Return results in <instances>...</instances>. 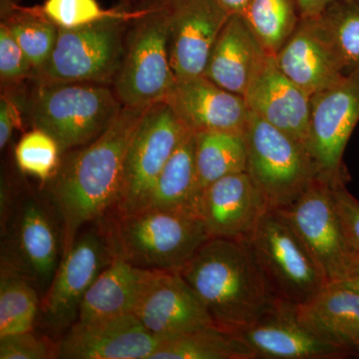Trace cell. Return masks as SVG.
Masks as SVG:
<instances>
[{
    "instance_id": "obj_1",
    "label": "cell",
    "mask_w": 359,
    "mask_h": 359,
    "mask_svg": "<svg viewBox=\"0 0 359 359\" xmlns=\"http://www.w3.org/2000/svg\"><path fill=\"white\" fill-rule=\"evenodd\" d=\"M149 106H123L98 138L61 157L46 185L62 230L63 255L84 226L117 208L130 142Z\"/></svg>"
},
{
    "instance_id": "obj_2",
    "label": "cell",
    "mask_w": 359,
    "mask_h": 359,
    "mask_svg": "<svg viewBox=\"0 0 359 359\" xmlns=\"http://www.w3.org/2000/svg\"><path fill=\"white\" fill-rule=\"evenodd\" d=\"M179 273L215 325L231 332L254 325L278 301L247 241L210 238Z\"/></svg>"
},
{
    "instance_id": "obj_3",
    "label": "cell",
    "mask_w": 359,
    "mask_h": 359,
    "mask_svg": "<svg viewBox=\"0 0 359 359\" xmlns=\"http://www.w3.org/2000/svg\"><path fill=\"white\" fill-rule=\"evenodd\" d=\"M117 216L104 229L113 254L143 269L180 271L211 238L191 212L144 208Z\"/></svg>"
},
{
    "instance_id": "obj_4",
    "label": "cell",
    "mask_w": 359,
    "mask_h": 359,
    "mask_svg": "<svg viewBox=\"0 0 359 359\" xmlns=\"http://www.w3.org/2000/svg\"><path fill=\"white\" fill-rule=\"evenodd\" d=\"M26 106L33 128L55 139L62 155L98 138L123 107L114 89L88 83H36Z\"/></svg>"
},
{
    "instance_id": "obj_5",
    "label": "cell",
    "mask_w": 359,
    "mask_h": 359,
    "mask_svg": "<svg viewBox=\"0 0 359 359\" xmlns=\"http://www.w3.org/2000/svg\"><path fill=\"white\" fill-rule=\"evenodd\" d=\"M142 7L126 6L118 15L83 27L59 28L50 56L33 74L35 83L113 85L130 22Z\"/></svg>"
},
{
    "instance_id": "obj_6",
    "label": "cell",
    "mask_w": 359,
    "mask_h": 359,
    "mask_svg": "<svg viewBox=\"0 0 359 359\" xmlns=\"http://www.w3.org/2000/svg\"><path fill=\"white\" fill-rule=\"evenodd\" d=\"M169 54L165 0H153L130 22L121 65L113 83L123 106L162 102L176 84Z\"/></svg>"
},
{
    "instance_id": "obj_7",
    "label": "cell",
    "mask_w": 359,
    "mask_h": 359,
    "mask_svg": "<svg viewBox=\"0 0 359 359\" xmlns=\"http://www.w3.org/2000/svg\"><path fill=\"white\" fill-rule=\"evenodd\" d=\"M244 136L247 173L269 209L292 204L320 175L306 146L250 111Z\"/></svg>"
},
{
    "instance_id": "obj_8",
    "label": "cell",
    "mask_w": 359,
    "mask_h": 359,
    "mask_svg": "<svg viewBox=\"0 0 359 359\" xmlns=\"http://www.w3.org/2000/svg\"><path fill=\"white\" fill-rule=\"evenodd\" d=\"M332 187V182L318 175L294 202L278 209L301 238L327 285L359 275V250L344 231Z\"/></svg>"
},
{
    "instance_id": "obj_9",
    "label": "cell",
    "mask_w": 359,
    "mask_h": 359,
    "mask_svg": "<svg viewBox=\"0 0 359 359\" xmlns=\"http://www.w3.org/2000/svg\"><path fill=\"white\" fill-rule=\"evenodd\" d=\"M27 197L9 208L2 228L1 271L46 292L63 256L62 230L53 205Z\"/></svg>"
},
{
    "instance_id": "obj_10",
    "label": "cell",
    "mask_w": 359,
    "mask_h": 359,
    "mask_svg": "<svg viewBox=\"0 0 359 359\" xmlns=\"http://www.w3.org/2000/svg\"><path fill=\"white\" fill-rule=\"evenodd\" d=\"M245 241L278 301L299 306L327 285L301 238L278 210L264 212Z\"/></svg>"
},
{
    "instance_id": "obj_11",
    "label": "cell",
    "mask_w": 359,
    "mask_h": 359,
    "mask_svg": "<svg viewBox=\"0 0 359 359\" xmlns=\"http://www.w3.org/2000/svg\"><path fill=\"white\" fill-rule=\"evenodd\" d=\"M189 132L166 103L149 106L127 151L117 215L145 205L156 180Z\"/></svg>"
},
{
    "instance_id": "obj_12",
    "label": "cell",
    "mask_w": 359,
    "mask_h": 359,
    "mask_svg": "<svg viewBox=\"0 0 359 359\" xmlns=\"http://www.w3.org/2000/svg\"><path fill=\"white\" fill-rule=\"evenodd\" d=\"M113 257L109 238L104 229L80 231L72 247L63 255L41 299L39 318L42 325L54 334H65L76 323L85 295Z\"/></svg>"
},
{
    "instance_id": "obj_13",
    "label": "cell",
    "mask_w": 359,
    "mask_h": 359,
    "mask_svg": "<svg viewBox=\"0 0 359 359\" xmlns=\"http://www.w3.org/2000/svg\"><path fill=\"white\" fill-rule=\"evenodd\" d=\"M359 122V73L311 98L309 151L318 173L332 184L344 183L342 158Z\"/></svg>"
},
{
    "instance_id": "obj_14",
    "label": "cell",
    "mask_w": 359,
    "mask_h": 359,
    "mask_svg": "<svg viewBox=\"0 0 359 359\" xmlns=\"http://www.w3.org/2000/svg\"><path fill=\"white\" fill-rule=\"evenodd\" d=\"M170 62L177 81L204 75L208 59L230 14L216 0H165Z\"/></svg>"
},
{
    "instance_id": "obj_15",
    "label": "cell",
    "mask_w": 359,
    "mask_h": 359,
    "mask_svg": "<svg viewBox=\"0 0 359 359\" xmlns=\"http://www.w3.org/2000/svg\"><path fill=\"white\" fill-rule=\"evenodd\" d=\"M162 340L134 313L79 321L58 341L60 359H150Z\"/></svg>"
},
{
    "instance_id": "obj_16",
    "label": "cell",
    "mask_w": 359,
    "mask_h": 359,
    "mask_svg": "<svg viewBox=\"0 0 359 359\" xmlns=\"http://www.w3.org/2000/svg\"><path fill=\"white\" fill-rule=\"evenodd\" d=\"M240 334L254 359H337L351 356L302 323L294 304L280 301H276L268 313Z\"/></svg>"
},
{
    "instance_id": "obj_17",
    "label": "cell",
    "mask_w": 359,
    "mask_h": 359,
    "mask_svg": "<svg viewBox=\"0 0 359 359\" xmlns=\"http://www.w3.org/2000/svg\"><path fill=\"white\" fill-rule=\"evenodd\" d=\"M189 131L244 133L250 110L243 96L201 75L177 81L162 101Z\"/></svg>"
},
{
    "instance_id": "obj_18",
    "label": "cell",
    "mask_w": 359,
    "mask_h": 359,
    "mask_svg": "<svg viewBox=\"0 0 359 359\" xmlns=\"http://www.w3.org/2000/svg\"><path fill=\"white\" fill-rule=\"evenodd\" d=\"M134 314L162 341L215 325L200 297L179 271L160 273Z\"/></svg>"
},
{
    "instance_id": "obj_19",
    "label": "cell",
    "mask_w": 359,
    "mask_h": 359,
    "mask_svg": "<svg viewBox=\"0 0 359 359\" xmlns=\"http://www.w3.org/2000/svg\"><path fill=\"white\" fill-rule=\"evenodd\" d=\"M244 98L250 112L308 148L311 97L280 69L273 55L266 54L257 66Z\"/></svg>"
},
{
    "instance_id": "obj_20",
    "label": "cell",
    "mask_w": 359,
    "mask_h": 359,
    "mask_svg": "<svg viewBox=\"0 0 359 359\" xmlns=\"http://www.w3.org/2000/svg\"><path fill=\"white\" fill-rule=\"evenodd\" d=\"M269 209L247 172L229 175L203 191L199 216L211 238L245 241Z\"/></svg>"
},
{
    "instance_id": "obj_21",
    "label": "cell",
    "mask_w": 359,
    "mask_h": 359,
    "mask_svg": "<svg viewBox=\"0 0 359 359\" xmlns=\"http://www.w3.org/2000/svg\"><path fill=\"white\" fill-rule=\"evenodd\" d=\"M273 57L280 69L311 98L339 83L347 75L311 18H302Z\"/></svg>"
},
{
    "instance_id": "obj_22",
    "label": "cell",
    "mask_w": 359,
    "mask_h": 359,
    "mask_svg": "<svg viewBox=\"0 0 359 359\" xmlns=\"http://www.w3.org/2000/svg\"><path fill=\"white\" fill-rule=\"evenodd\" d=\"M160 273L162 271L140 268L114 256L85 295L77 320L134 313Z\"/></svg>"
},
{
    "instance_id": "obj_23",
    "label": "cell",
    "mask_w": 359,
    "mask_h": 359,
    "mask_svg": "<svg viewBox=\"0 0 359 359\" xmlns=\"http://www.w3.org/2000/svg\"><path fill=\"white\" fill-rule=\"evenodd\" d=\"M266 54L244 18L233 14L212 45L204 75L222 88L244 97L252 75Z\"/></svg>"
},
{
    "instance_id": "obj_24",
    "label": "cell",
    "mask_w": 359,
    "mask_h": 359,
    "mask_svg": "<svg viewBox=\"0 0 359 359\" xmlns=\"http://www.w3.org/2000/svg\"><path fill=\"white\" fill-rule=\"evenodd\" d=\"M297 318L316 334L359 358V292L332 283L294 306Z\"/></svg>"
},
{
    "instance_id": "obj_25",
    "label": "cell",
    "mask_w": 359,
    "mask_h": 359,
    "mask_svg": "<svg viewBox=\"0 0 359 359\" xmlns=\"http://www.w3.org/2000/svg\"><path fill=\"white\" fill-rule=\"evenodd\" d=\"M201 195L196 173L195 133L189 132L156 180L142 209L173 210L199 216Z\"/></svg>"
},
{
    "instance_id": "obj_26",
    "label": "cell",
    "mask_w": 359,
    "mask_h": 359,
    "mask_svg": "<svg viewBox=\"0 0 359 359\" xmlns=\"http://www.w3.org/2000/svg\"><path fill=\"white\" fill-rule=\"evenodd\" d=\"M195 163L201 194L208 186L224 177L247 172L244 133H195Z\"/></svg>"
},
{
    "instance_id": "obj_27",
    "label": "cell",
    "mask_w": 359,
    "mask_h": 359,
    "mask_svg": "<svg viewBox=\"0 0 359 359\" xmlns=\"http://www.w3.org/2000/svg\"><path fill=\"white\" fill-rule=\"evenodd\" d=\"M150 359H254L240 332L214 325L161 342Z\"/></svg>"
},
{
    "instance_id": "obj_28",
    "label": "cell",
    "mask_w": 359,
    "mask_h": 359,
    "mask_svg": "<svg viewBox=\"0 0 359 359\" xmlns=\"http://www.w3.org/2000/svg\"><path fill=\"white\" fill-rule=\"evenodd\" d=\"M1 23L25 52L34 72L40 69L53 50L58 26L45 15L41 6H20L13 0H1Z\"/></svg>"
},
{
    "instance_id": "obj_29",
    "label": "cell",
    "mask_w": 359,
    "mask_h": 359,
    "mask_svg": "<svg viewBox=\"0 0 359 359\" xmlns=\"http://www.w3.org/2000/svg\"><path fill=\"white\" fill-rule=\"evenodd\" d=\"M311 20L344 74L359 73V0H337Z\"/></svg>"
},
{
    "instance_id": "obj_30",
    "label": "cell",
    "mask_w": 359,
    "mask_h": 359,
    "mask_svg": "<svg viewBox=\"0 0 359 359\" xmlns=\"http://www.w3.org/2000/svg\"><path fill=\"white\" fill-rule=\"evenodd\" d=\"M242 16L264 50L273 56L302 20L297 0H249Z\"/></svg>"
},
{
    "instance_id": "obj_31",
    "label": "cell",
    "mask_w": 359,
    "mask_h": 359,
    "mask_svg": "<svg viewBox=\"0 0 359 359\" xmlns=\"http://www.w3.org/2000/svg\"><path fill=\"white\" fill-rule=\"evenodd\" d=\"M39 292L29 280L1 271L0 337L34 330L39 318Z\"/></svg>"
},
{
    "instance_id": "obj_32",
    "label": "cell",
    "mask_w": 359,
    "mask_h": 359,
    "mask_svg": "<svg viewBox=\"0 0 359 359\" xmlns=\"http://www.w3.org/2000/svg\"><path fill=\"white\" fill-rule=\"evenodd\" d=\"M61 157L62 153L55 139L39 129L33 128L23 135L15 147L16 164L20 171L44 184L55 174Z\"/></svg>"
},
{
    "instance_id": "obj_33",
    "label": "cell",
    "mask_w": 359,
    "mask_h": 359,
    "mask_svg": "<svg viewBox=\"0 0 359 359\" xmlns=\"http://www.w3.org/2000/svg\"><path fill=\"white\" fill-rule=\"evenodd\" d=\"M42 7L45 15L65 29L83 27L123 13L126 6L104 9L97 0H46Z\"/></svg>"
},
{
    "instance_id": "obj_34",
    "label": "cell",
    "mask_w": 359,
    "mask_h": 359,
    "mask_svg": "<svg viewBox=\"0 0 359 359\" xmlns=\"http://www.w3.org/2000/svg\"><path fill=\"white\" fill-rule=\"evenodd\" d=\"M58 358V342L33 330L0 337V359Z\"/></svg>"
},
{
    "instance_id": "obj_35",
    "label": "cell",
    "mask_w": 359,
    "mask_h": 359,
    "mask_svg": "<svg viewBox=\"0 0 359 359\" xmlns=\"http://www.w3.org/2000/svg\"><path fill=\"white\" fill-rule=\"evenodd\" d=\"M33 66L4 25H0V78L6 87L33 77Z\"/></svg>"
},
{
    "instance_id": "obj_36",
    "label": "cell",
    "mask_w": 359,
    "mask_h": 359,
    "mask_svg": "<svg viewBox=\"0 0 359 359\" xmlns=\"http://www.w3.org/2000/svg\"><path fill=\"white\" fill-rule=\"evenodd\" d=\"M332 192L347 237L359 250V201L346 190L344 183L334 184Z\"/></svg>"
},
{
    "instance_id": "obj_37",
    "label": "cell",
    "mask_w": 359,
    "mask_h": 359,
    "mask_svg": "<svg viewBox=\"0 0 359 359\" xmlns=\"http://www.w3.org/2000/svg\"><path fill=\"white\" fill-rule=\"evenodd\" d=\"M20 103L6 92L0 99V148L6 147L14 130L21 127Z\"/></svg>"
},
{
    "instance_id": "obj_38",
    "label": "cell",
    "mask_w": 359,
    "mask_h": 359,
    "mask_svg": "<svg viewBox=\"0 0 359 359\" xmlns=\"http://www.w3.org/2000/svg\"><path fill=\"white\" fill-rule=\"evenodd\" d=\"M337 0H297L302 18H313L323 13L332 2Z\"/></svg>"
},
{
    "instance_id": "obj_39",
    "label": "cell",
    "mask_w": 359,
    "mask_h": 359,
    "mask_svg": "<svg viewBox=\"0 0 359 359\" xmlns=\"http://www.w3.org/2000/svg\"><path fill=\"white\" fill-rule=\"evenodd\" d=\"M216 1L230 15H233V14L242 15L249 0H216Z\"/></svg>"
},
{
    "instance_id": "obj_40",
    "label": "cell",
    "mask_w": 359,
    "mask_h": 359,
    "mask_svg": "<svg viewBox=\"0 0 359 359\" xmlns=\"http://www.w3.org/2000/svg\"><path fill=\"white\" fill-rule=\"evenodd\" d=\"M153 0H122L123 4L132 8H138V7L145 6L151 4Z\"/></svg>"
},
{
    "instance_id": "obj_41",
    "label": "cell",
    "mask_w": 359,
    "mask_h": 359,
    "mask_svg": "<svg viewBox=\"0 0 359 359\" xmlns=\"http://www.w3.org/2000/svg\"><path fill=\"white\" fill-rule=\"evenodd\" d=\"M339 285H344L359 292V275L354 276L353 278L346 280V282L339 283Z\"/></svg>"
}]
</instances>
